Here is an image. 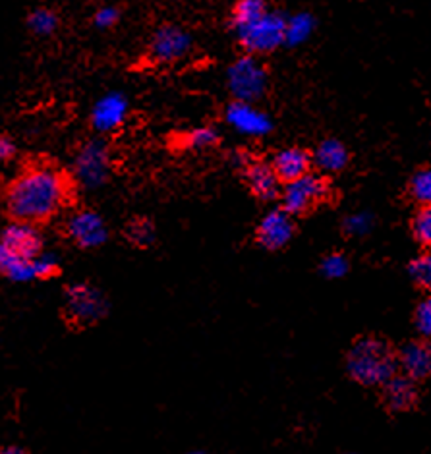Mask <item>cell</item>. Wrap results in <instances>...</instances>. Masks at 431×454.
<instances>
[{
	"label": "cell",
	"instance_id": "obj_9",
	"mask_svg": "<svg viewBox=\"0 0 431 454\" xmlns=\"http://www.w3.org/2000/svg\"><path fill=\"white\" fill-rule=\"evenodd\" d=\"M0 246L16 257L34 262L43 252V238L37 226L27 223H12L0 234Z\"/></svg>",
	"mask_w": 431,
	"mask_h": 454
},
{
	"label": "cell",
	"instance_id": "obj_4",
	"mask_svg": "<svg viewBox=\"0 0 431 454\" xmlns=\"http://www.w3.org/2000/svg\"><path fill=\"white\" fill-rule=\"evenodd\" d=\"M269 75L263 64L252 55L236 60L229 68V90L236 101L254 103L267 91Z\"/></svg>",
	"mask_w": 431,
	"mask_h": 454
},
{
	"label": "cell",
	"instance_id": "obj_27",
	"mask_svg": "<svg viewBox=\"0 0 431 454\" xmlns=\"http://www.w3.org/2000/svg\"><path fill=\"white\" fill-rule=\"evenodd\" d=\"M349 269H350L349 259L342 254H329L321 262V273L327 278H341L349 273Z\"/></svg>",
	"mask_w": 431,
	"mask_h": 454
},
{
	"label": "cell",
	"instance_id": "obj_5",
	"mask_svg": "<svg viewBox=\"0 0 431 454\" xmlns=\"http://www.w3.org/2000/svg\"><path fill=\"white\" fill-rule=\"evenodd\" d=\"M331 196L329 184L317 175H306L294 182H288L281 198L283 211L288 215H306L311 209L319 207Z\"/></svg>",
	"mask_w": 431,
	"mask_h": 454
},
{
	"label": "cell",
	"instance_id": "obj_29",
	"mask_svg": "<svg viewBox=\"0 0 431 454\" xmlns=\"http://www.w3.org/2000/svg\"><path fill=\"white\" fill-rule=\"evenodd\" d=\"M372 215L368 213H354L344 221V232L349 236H364L372 229Z\"/></svg>",
	"mask_w": 431,
	"mask_h": 454
},
{
	"label": "cell",
	"instance_id": "obj_17",
	"mask_svg": "<svg viewBox=\"0 0 431 454\" xmlns=\"http://www.w3.org/2000/svg\"><path fill=\"white\" fill-rule=\"evenodd\" d=\"M383 400L393 412H408L418 403V387L416 381L408 380L406 375H393L383 385Z\"/></svg>",
	"mask_w": 431,
	"mask_h": 454
},
{
	"label": "cell",
	"instance_id": "obj_8",
	"mask_svg": "<svg viewBox=\"0 0 431 454\" xmlns=\"http://www.w3.org/2000/svg\"><path fill=\"white\" fill-rule=\"evenodd\" d=\"M67 311L74 323L88 325V323H95L105 316L106 301L99 290L88 285H75L68 288Z\"/></svg>",
	"mask_w": 431,
	"mask_h": 454
},
{
	"label": "cell",
	"instance_id": "obj_11",
	"mask_svg": "<svg viewBox=\"0 0 431 454\" xmlns=\"http://www.w3.org/2000/svg\"><path fill=\"white\" fill-rule=\"evenodd\" d=\"M67 232L80 247H99L106 242V226L93 211L74 213L67 223Z\"/></svg>",
	"mask_w": 431,
	"mask_h": 454
},
{
	"label": "cell",
	"instance_id": "obj_3",
	"mask_svg": "<svg viewBox=\"0 0 431 454\" xmlns=\"http://www.w3.org/2000/svg\"><path fill=\"white\" fill-rule=\"evenodd\" d=\"M285 26L286 18L283 14L267 10L250 24L236 27V35L250 55H267L285 43Z\"/></svg>",
	"mask_w": 431,
	"mask_h": 454
},
{
	"label": "cell",
	"instance_id": "obj_21",
	"mask_svg": "<svg viewBox=\"0 0 431 454\" xmlns=\"http://www.w3.org/2000/svg\"><path fill=\"white\" fill-rule=\"evenodd\" d=\"M27 24L37 35H51L59 27V16L51 8H37L29 14Z\"/></svg>",
	"mask_w": 431,
	"mask_h": 454
},
{
	"label": "cell",
	"instance_id": "obj_30",
	"mask_svg": "<svg viewBox=\"0 0 431 454\" xmlns=\"http://www.w3.org/2000/svg\"><path fill=\"white\" fill-rule=\"evenodd\" d=\"M35 278H51L59 273V262L55 259V255H49V254H41L35 262Z\"/></svg>",
	"mask_w": 431,
	"mask_h": 454
},
{
	"label": "cell",
	"instance_id": "obj_23",
	"mask_svg": "<svg viewBox=\"0 0 431 454\" xmlns=\"http://www.w3.org/2000/svg\"><path fill=\"white\" fill-rule=\"evenodd\" d=\"M408 271H411V277L414 283L431 294V252H424V254H419L416 259H412L411 269H408Z\"/></svg>",
	"mask_w": 431,
	"mask_h": 454
},
{
	"label": "cell",
	"instance_id": "obj_34",
	"mask_svg": "<svg viewBox=\"0 0 431 454\" xmlns=\"http://www.w3.org/2000/svg\"><path fill=\"white\" fill-rule=\"evenodd\" d=\"M192 454H203V452H192Z\"/></svg>",
	"mask_w": 431,
	"mask_h": 454
},
{
	"label": "cell",
	"instance_id": "obj_13",
	"mask_svg": "<svg viewBox=\"0 0 431 454\" xmlns=\"http://www.w3.org/2000/svg\"><path fill=\"white\" fill-rule=\"evenodd\" d=\"M294 234V224L290 215L281 211H271L267 213L263 221L257 226V242H260L267 250H281L290 240H293Z\"/></svg>",
	"mask_w": 431,
	"mask_h": 454
},
{
	"label": "cell",
	"instance_id": "obj_19",
	"mask_svg": "<svg viewBox=\"0 0 431 454\" xmlns=\"http://www.w3.org/2000/svg\"><path fill=\"white\" fill-rule=\"evenodd\" d=\"M314 26H316L314 18L306 12L288 18L285 26V43H288L290 47L302 45V43L310 39L311 31H314Z\"/></svg>",
	"mask_w": 431,
	"mask_h": 454
},
{
	"label": "cell",
	"instance_id": "obj_15",
	"mask_svg": "<svg viewBox=\"0 0 431 454\" xmlns=\"http://www.w3.org/2000/svg\"><path fill=\"white\" fill-rule=\"evenodd\" d=\"M244 175L247 188L257 200L271 201L278 196V178L271 165L263 163V160H250L244 167Z\"/></svg>",
	"mask_w": 431,
	"mask_h": 454
},
{
	"label": "cell",
	"instance_id": "obj_32",
	"mask_svg": "<svg viewBox=\"0 0 431 454\" xmlns=\"http://www.w3.org/2000/svg\"><path fill=\"white\" fill-rule=\"evenodd\" d=\"M16 155V145L8 136H0V163H8Z\"/></svg>",
	"mask_w": 431,
	"mask_h": 454
},
{
	"label": "cell",
	"instance_id": "obj_6",
	"mask_svg": "<svg viewBox=\"0 0 431 454\" xmlns=\"http://www.w3.org/2000/svg\"><path fill=\"white\" fill-rule=\"evenodd\" d=\"M74 175L85 188H99L111 175V151L101 139L83 144L74 160Z\"/></svg>",
	"mask_w": 431,
	"mask_h": 454
},
{
	"label": "cell",
	"instance_id": "obj_31",
	"mask_svg": "<svg viewBox=\"0 0 431 454\" xmlns=\"http://www.w3.org/2000/svg\"><path fill=\"white\" fill-rule=\"evenodd\" d=\"M118 20H121V10H118L116 6H103V8L97 10L95 16H93L95 26L101 27V29L113 27Z\"/></svg>",
	"mask_w": 431,
	"mask_h": 454
},
{
	"label": "cell",
	"instance_id": "obj_22",
	"mask_svg": "<svg viewBox=\"0 0 431 454\" xmlns=\"http://www.w3.org/2000/svg\"><path fill=\"white\" fill-rule=\"evenodd\" d=\"M263 12H267V8L260 0H242L234 6L232 10V26L234 29L250 24L255 18H260Z\"/></svg>",
	"mask_w": 431,
	"mask_h": 454
},
{
	"label": "cell",
	"instance_id": "obj_20",
	"mask_svg": "<svg viewBox=\"0 0 431 454\" xmlns=\"http://www.w3.org/2000/svg\"><path fill=\"white\" fill-rule=\"evenodd\" d=\"M408 193L419 207L431 205V167H424L414 172L411 184H408Z\"/></svg>",
	"mask_w": 431,
	"mask_h": 454
},
{
	"label": "cell",
	"instance_id": "obj_24",
	"mask_svg": "<svg viewBox=\"0 0 431 454\" xmlns=\"http://www.w3.org/2000/svg\"><path fill=\"white\" fill-rule=\"evenodd\" d=\"M217 142H219V134L215 132L213 128H196V129H192V132H188L184 136V139H182L184 147L198 149V151L213 147Z\"/></svg>",
	"mask_w": 431,
	"mask_h": 454
},
{
	"label": "cell",
	"instance_id": "obj_18",
	"mask_svg": "<svg viewBox=\"0 0 431 454\" xmlns=\"http://www.w3.org/2000/svg\"><path fill=\"white\" fill-rule=\"evenodd\" d=\"M316 163L325 172H339L349 165V151L339 139H325L316 151Z\"/></svg>",
	"mask_w": 431,
	"mask_h": 454
},
{
	"label": "cell",
	"instance_id": "obj_14",
	"mask_svg": "<svg viewBox=\"0 0 431 454\" xmlns=\"http://www.w3.org/2000/svg\"><path fill=\"white\" fill-rule=\"evenodd\" d=\"M128 116V101L121 93L105 95L97 101L91 113V124L97 132H114L121 128Z\"/></svg>",
	"mask_w": 431,
	"mask_h": 454
},
{
	"label": "cell",
	"instance_id": "obj_1",
	"mask_svg": "<svg viewBox=\"0 0 431 454\" xmlns=\"http://www.w3.org/2000/svg\"><path fill=\"white\" fill-rule=\"evenodd\" d=\"M72 198L70 178L47 163L31 165L8 184L4 201L16 223L37 226L60 213Z\"/></svg>",
	"mask_w": 431,
	"mask_h": 454
},
{
	"label": "cell",
	"instance_id": "obj_7",
	"mask_svg": "<svg viewBox=\"0 0 431 454\" xmlns=\"http://www.w3.org/2000/svg\"><path fill=\"white\" fill-rule=\"evenodd\" d=\"M192 51V37L188 35L186 29L178 26H161L153 39H151L149 52L151 59L159 64H172L184 59Z\"/></svg>",
	"mask_w": 431,
	"mask_h": 454
},
{
	"label": "cell",
	"instance_id": "obj_26",
	"mask_svg": "<svg viewBox=\"0 0 431 454\" xmlns=\"http://www.w3.org/2000/svg\"><path fill=\"white\" fill-rule=\"evenodd\" d=\"M126 236L132 244L144 247V246H149L151 242L155 240V229L147 219H137V221L128 224Z\"/></svg>",
	"mask_w": 431,
	"mask_h": 454
},
{
	"label": "cell",
	"instance_id": "obj_12",
	"mask_svg": "<svg viewBox=\"0 0 431 454\" xmlns=\"http://www.w3.org/2000/svg\"><path fill=\"white\" fill-rule=\"evenodd\" d=\"M396 364L408 380H427V377H431V340L419 339L408 342L396 354Z\"/></svg>",
	"mask_w": 431,
	"mask_h": 454
},
{
	"label": "cell",
	"instance_id": "obj_10",
	"mask_svg": "<svg viewBox=\"0 0 431 454\" xmlns=\"http://www.w3.org/2000/svg\"><path fill=\"white\" fill-rule=\"evenodd\" d=\"M226 122H229L236 132L244 136L260 137L265 136L273 129V122L262 109L254 106V103H242L234 101L226 106Z\"/></svg>",
	"mask_w": 431,
	"mask_h": 454
},
{
	"label": "cell",
	"instance_id": "obj_33",
	"mask_svg": "<svg viewBox=\"0 0 431 454\" xmlns=\"http://www.w3.org/2000/svg\"><path fill=\"white\" fill-rule=\"evenodd\" d=\"M0 454H26L24 450H20V449H16V447H8V449H3L0 450Z\"/></svg>",
	"mask_w": 431,
	"mask_h": 454
},
{
	"label": "cell",
	"instance_id": "obj_28",
	"mask_svg": "<svg viewBox=\"0 0 431 454\" xmlns=\"http://www.w3.org/2000/svg\"><path fill=\"white\" fill-rule=\"evenodd\" d=\"M414 321L418 333L422 334V339L431 340V296L419 301V306L416 308Z\"/></svg>",
	"mask_w": 431,
	"mask_h": 454
},
{
	"label": "cell",
	"instance_id": "obj_25",
	"mask_svg": "<svg viewBox=\"0 0 431 454\" xmlns=\"http://www.w3.org/2000/svg\"><path fill=\"white\" fill-rule=\"evenodd\" d=\"M412 234L419 244L431 247V205H427V207H419V211L414 215Z\"/></svg>",
	"mask_w": 431,
	"mask_h": 454
},
{
	"label": "cell",
	"instance_id": "obj_16",
	"mask_svg": "<svg viewBox=\"0 0 431 454\" xmlns=\"http://www.w3.org/2000/svg\"><path fill=\"white\" fill-rule=\"evenodd\" d=\"M311 157L306 149L300 147H286L278 151L273 160V170L278 178V182H294L302 176L310 175Z\"/></svg>",
	"mask_w": 431,
	"mask_h": 454
},
{
	"label": "cell",
	"instance_id": "obj_2",
	"mask_svg": "<svg viewBox=\"0 0 431 454\" xmlns=\"http://www.w3.org/2000/svg\"><path fill=\"white\" fill-rule=\"evenodd\" d=\"M347 370L352 380L364 387H383L396 375V354L387 340L364 337L350 348Z\"/></svg>",
	"mask_w": 431,
	"mask_h": 454
}]
</instances>
